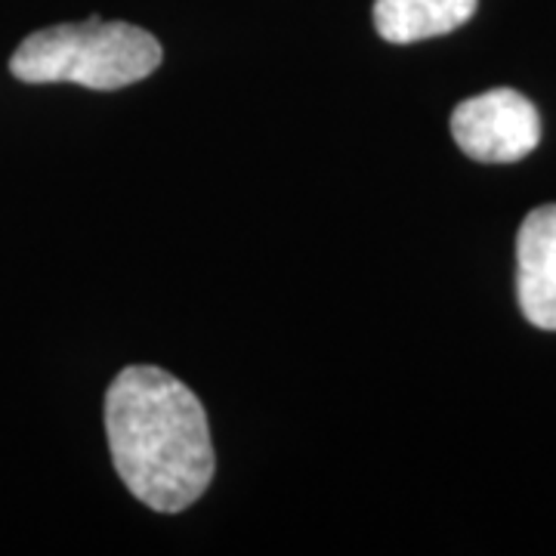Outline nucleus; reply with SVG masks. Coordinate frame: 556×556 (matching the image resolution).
Instances as JSON below:
<instances>
[{"label":"nucleus","instance_id":"nucleus-2","mask_svg":"<svg viewBox=\"0 0 556 556\" xmlns=\"http://www.w3.org/2000/svg\"><path fill=\"white\" fill-rule=\"evenodd\" d=\"M164 60L155 35L130 22H62L22 40L10 60L22 84H80L121 90L146 80Z\"/></svg>","mask_w":556,"mask_h":556},{"label":"nucleus","instance_id":"nucleus-3","mask_svg":"<svg viewBox=\"0 0 556 556\" xmlns=\"http://www.w3.org/2000/svg\"><path fill=\"white\" fill-rule=\"evenodd\" d=\"M452 137L467 159L514 164L538 149L541 118L532 100L510 87H497L457 105L452 115Z\"/></svg>","mask_w":556,"mask_h":556},{"label":"nucleus","instance_id":"nucleus-5","mask_svg":"<svg viewBox=\"0 0 556 556\" xmlns=\"http://www.w3.org/2000/svg\"><path fill=\"white\" fill-rule=\"evenodd\" d=\"M479 0H375V28L390 43L439 38L473 20Z\"/></svg>","mask_w":556,"mask_h":556},{"label":"nucleus","instance_id":"nucleus-4","mask_svg":"<svg viewBox=\"0 0 556 556\" xmlns=\"http://www.w3.org/2000/svg\"><path fill=\"white\" fill-rule=\"evenodd\" d=\"M517 294L522 316L556 331V204L538 207L519 226Z\"/></svg>","mask_w":556,"mask_h":556},{"label":"nucleus","instance_id":"nucleus-1","mask_svg":"<svg viewBox=\"0 0 556 556\" xmlns=\"http://www.w3.org/2000/svg\"><path fill=\"white\" fill-rule=\"evenodd\" d=\"M105 433L121 482L159 514L192 507L214 479L204 405L164 368L130 365L112 380Z\"/></svg>","mask_w":556,"mask_h":556}]
</instances>
